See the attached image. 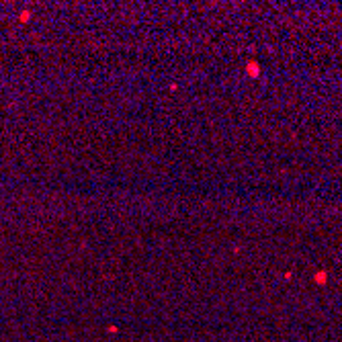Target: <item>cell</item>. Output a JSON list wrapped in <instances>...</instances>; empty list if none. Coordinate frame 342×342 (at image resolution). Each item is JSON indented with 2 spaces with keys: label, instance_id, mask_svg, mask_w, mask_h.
<instances>
[{
  "label": "cell",
  "instance_id": "6da1fadb",
  "mask_svg": "<svg viewBox=\"0 0 342 342\" xmlns=\"http://www.w3.org/2000/svg\"><path fill=\"white\" fill-rule=\"evenodd\" d=\"M246 72H248V76L256 78L258 74H260V68H258V64H256V61H248V64H246Z\"/></svg>",
  "mask_w": 342,
  "mask_h": 342
},
{
  "label": "cell",
  "instance_id": "7a4b0ae2",
  "mask_svg": "<svg viewBox=\"0 0 342 342\" xmlns=\"http://www.w3.org/2000/svg\"><path fill=\"white\" fill-rule=\"evenodd\" d=\"M19 19H20V23H27V20L31 19V12H29V10H25V12H20V16H19Z\"/></svg>",
  "mask_w": 342,
  "mask_h": 342
},
{
  "label": "cell",
  "instance_id": "3957f363",
  "mask_svg": "<svg viewBox=\"0 0 342 342\" xmlns=\"http://www.w3.org/2000/svg\"><path fill=\"white\" fill-rule=\"evenodd\" d=\"M316 281L317 283H324V281H326V272H317V275H316Z\"/></svg>",
  "mask_w": 342,
  "mask_h": 342
}]
</instances>
